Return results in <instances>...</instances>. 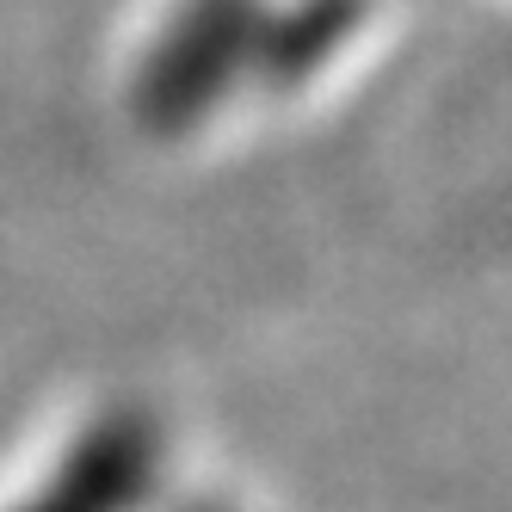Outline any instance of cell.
<instances>
[{"instance_id": "obj_1", "label": "cell", "mask_w": 512, "mask_h": 512, "mask_svg": "<svg viewBox=\"0 0 512 512\" xmlns=\"http://www.w3.org/2000/svg\"><path fill=\"white\" fill-rule=\"evenodd\" d=\"M247 62H266L253 0H186L167 25L161 50L142 68V105L167 124L198 118L204 105L223 99V87Z\"/></svg>"}, {"instance_id": "obj_2", "label": "cell", "mask_w": 512, "mask_h": 512, "mask_svg": "<svg viewBox=\"0 0 512 512\" xmlns=\"http://www.w3.org/2000/svg\"><path fill=\"white\" fill-rule=\"evenodd\" d=\"M155 457H161V445L149 438L142 420H105L13 512H130L142 500V482H149Z\"/></svg>"}]
</instances>
